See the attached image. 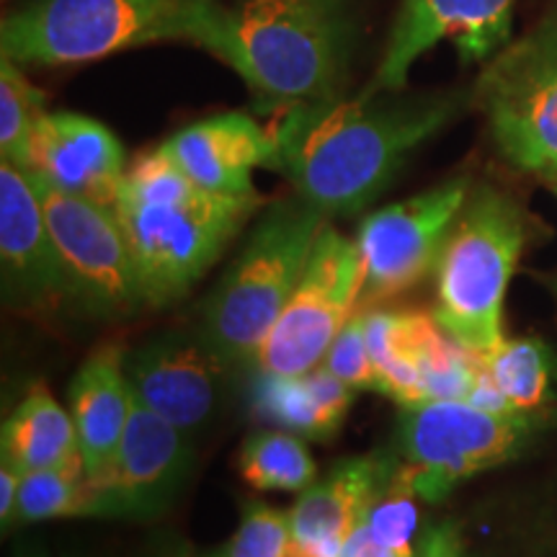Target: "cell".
<instances>
[{
    "label": "cell",
    "mask_w": 557,
    "mask_h": 557,
    "mask_svg": "<svg viewBox=\"0 0 557 557\" xmlns=\"http://www.w3.org/2000/svg\"><path fill=\"white\" fill-rule=\"evenodd\" d=\"M468 194V178H455L367 214L357 235L364 263L359 310L380 308L385 299L410 292L434 274L451 222Z\"/></svg>",
    "instance_id": "8fae6325"
},
{
    "label": "cell",
    "mask_w": 557,
    "mask_h": 557,
    "mask_svg": "<svg viewBox=\"0 0 557 557\" xmlns=\"http://www.w3.org/2000/svg\"><path fill=\"white\" fill-rule=\"evenodd\" d=\"M418 498L406 480L400 478L398 465H395L393 478L382 487L380 496L369 508L364 524L372 537L382 545L395 549L403 557H418L416 537H418Z\"/></svg>",
    "instance_id": "4316f807"
},
{
    "label": "cell",
    "mask_w": 557,
    "mask_h": 557,
    "mask_svg": "<svg viewBox=\"0 0 557 557\" xmlns=\"http://www.w3.org/2000/svg\"><path fill=\"white\" fill-rule=\"evenodd\" d=\"M152 557H194L189 547L181 545V542H171V545H163Z\"/></svg>",
    "instance_id": "1f68e13d"
},
{
    "label": "cell",
    "mask_w": 557,
    "mask_h": 557,
    "mask_svg": "<svg viewBox=\"0 0 557 557\" xmlns=\"http://www.w3.org/2000/svg\"><path fill=\"white\" fill-rule=\"evenodd\" d=\"M338 557H403L372 537L367 524H361L351 537L346 540L344 549H341Z\"/></svg>",
    "instance_id": "f546056e"
},
{
    "label": "cell",
    "mask_w": 557,
    "mask_h": 557,
    "mask_svg": "<svg viewBox=\"0 0 557 557\" xmlns=\"http://www.w3.org/2000/svg\"><path fill=\"white\" fill-rule=\"evenodd\" d=\"M45 94L21 73L18 62L0 60V152L3 160L26 169L32 137L45 120Z\"/></svg>",
    "instance_id": "484cf974"
},
{
    "label": "cell",
    "mask_w": 557,
    "mask_h": 557,
    "mask_svg": "<svg viewBox=\"0 0 557 557\" xmlns=\"http://www.w3.org/2000/svg\"><path fill=\"white\" fill-rule=\"evenodd\" d=\"M398 459H344L323 480L299 493L289 508L292 553L297 557H338L346 540L364 524L369 508L393 478Z\"/></svg>",
    "instance_id": "e0dca14e"
},
{
    "label": "cell",
    "mask_w": 557,
    "mask_h": 557,
    "mask_svg": "<svg viewBox=\"0 0 557 557\" xmlns=\"http://www.w3.org/2000/svg\"><path fill=\"white\" fill-rule=\"evenodd\" d=\"M26 171L52 189L114 207L124 181V148L114 132L73 111H47L32 137Z\"/></svg>",
    "instance_id": "2e32d148"
},
{
    "label": "cell",
    "mask_w": 557,
    "mask_h": 557,
    "mask_svg": "<svg viewBox=\"0 0 557 557\" xmlns=\"http://www.w3.org/2000/svg\"><path fill=\"white\" fill-rule=\"evenodd\" d=\"M259 207L261 197H222L199 189L163 148L143 152L124 173L114 212L148 308L184 297Z\"/></svg>",
    "instance_id": "3957f363"
},
{
    "label": "cell",
    "mask_w": 557,
    "mask_h": 557,
    "mask_svg": "<svg viewBox=\"0 0 557 557\" xmlns=\"http://www.w3.org/2000/svg\"><path fill=\"white\" fill-rule=\"evenodd\" d=\"M207 0H37L0 26V52L29 65H81L150 41H191Z\"/></svg>",
    "instance_id": "8992f818"
},
{
    "label": "cell",
    "mask_w": 557,
    "mask_h": 557,
    "mask_svg": "<svg viewBox=\"0 0 557 557\" xmlns=\"http://www.w3.org/2000/svg\"><path fill=\"white\" fill-rule=\"evenodd\" d=\"M160 148L199 189L222 197H259L253 171L269 169L274 137L248 114L230 111L189 124Z\"/></svg>",
    "instance_id": "ac0fdd59"
},
{
    "label": "cell",
    "mask_w": 557,
    "mask_h": 557,
    "mask_svg": "<svg viewBox=\"0 0 557 557\" xmlns=\"http://www.w3.org/2000/svg\"><path fill=\"white\" fill-rule=\"evenodd\" d=\"M0 263L5 302L13 308L54 310L70 299L37 181L11 160L0 165Z\"/></svg>",
    "instance_id": "5bb4252c"
},
{
    "label": "cell",
    "mask_w": 557,
    "mask_h": 557,
    "mask_svg": "<svg viewBox=\"0 0 557 557\" xmlns=\"http://www.w3.org/2000/svg\"><path fill=\"white\" fill-rule=\"evenodd\" d=\"M359 312H364L367 344L377 372V393L400 403L403 408L421 406V357L429 336L438 325L434 315L382 308Z\"/></svg>",
    "instance_id": "7402d4cb"
},
{
    "label": "cell",
    "mask_w": 557,
    "mask_h": 557,
    "mask_svg": "<svg viewBox=\"0 0 557 557\" xmlns=\"http://www.w3.org/2000/svg\"><path fill=\"white\" fill-rule=\"evenodd\" d=\"M191 462V436L135 400L109 472L99 483L88 480L94 491V517H158L176 500Z\"/></svg>",
    "instance_id": "4fadbf2b"
},
{
    "label": "cell",
    "mask_w": 557,
    "mask_h": 557,
    "mask_svg": "<svg viewBox=\"0 0 557 557\" xmlns=\"http://www.w3.org/2000/svg\"><path fill=\"white\" fill-rule=\"evenodd\" d=\"M289 511H278L261 500L246 504L235 534L218 553L207 557H289Z\"/></svg>",
    "instance_id": "83f0119b"
},
{
    "label": "cell",
    "mask_w": 557,
    "mask_h": 557,
    "mask_svg": "<svg viewBox=\"0 0 557 557\" xmlns=\"http://www.w3.org/2000/svg\"><path fill=\"white\" fill-rule=\"evenodd\" d=\"M238 470L256 491L302 493L318 478L315 459L302 436L284 429L250 434L240 447Z\"/></svg>",
    "instance_id": "cb8c5ba5"
},
{
    "label": "cell",
    "mask_w": 557,
    "mask_h": 557,
    "mask_svg": "<svg viewBox=\"0 0 557 557\" xmlns=\"http://www.w3.org/2000/svg\"><path fill=\"white\" fill-rule=\"evenodd\" d=\"M549 181H553V186H555V191H557V176H553Z\"/></svg>",
    "instance_id": "836d02e7"
},
{
    "label": "cell",
    "mask_w": 557,
    "mask_h": 557,
    "mask_svg": "<svg viewBox=\"0 0 557 557\" xmlns=\"http://www.w3.org/2000/svg\"><path fill=\"white\" fill-rule=\"evenodd\" d=\"M480 357L487 380L508 410L534 413L547 408L555 372L553 354L540 338H504L493 351Z\"/></svg>",
    "instance_id": "603a6c76"
},
{
    "label": "cell",
    "mask_w": 557,
    "mask_h": 557,
    "mask_svg": "<svg viewBox=\"0 0 557 557\" xmlns=\"http://www.w3.org/2000/svg\"><path fill=\"white\" fill-rule=\"evenodd\" d=\"M253 385V410L302 438L329 442L344 426L357 389L318 364L305 374H259Z\"/></svg>",
    "instance_id": "ffe728a7"
},
{
    "label": "cell",
    "mask_w": 557,
    "mask_h": 557,
    "mask_svg": "<svg viewBox=\"0 0 557 557\" xmlns=\"http://www.w3.org/2000/svg\"><path fill=\"white\" fill-rule=\"evenodd\" d=\"M527 214L508 194L480 186L451 222L436 263L434 320L478 354L504 341V297L527 246Z\"/></svg>",
    "instance_id": "5b68a950"
},
{
    "label": "cell",
    "mask_w": 557,
    "mask_h": 557,
    "mask_svg": "<svg viewBox=\"0 0 557 557\" xmlns=\"http://www.w3.org/2000/svg\"><path fill=\"white\" fill-rule=\"evenodd\" d=\"M132 395L124 372V348L107 344L96 348L75 372L70 385V416L78 431L83 468L90 483H99L114 462L127 429Z\"/></svg>",
    "instance_id": "d6986e66"
},
{
    "label": "cell",
    "mask_w": 557,
    "mask_h": 557,
    "mask_svg": "<svg viewBox=\"0 0 557 557\" xmlns=\"http://www.w3.org/2000/svg\"><path fill=\"white\" fill-rule=\"evenodd\" d=\"M16 557H47V555L41 553V549H37V547H29V549H21Z\"/></svg>",
    "instance_id": "d6a6232c"
},
{
    "label": "cell",
    "mask_w": 557,
    "mask_h": 557,
    "mask_svg": "<svg viewBox=\"0 0 557 557\" xmlns=\"http://www.w3.org/2000/svg\"><path fill=\"white\" fill-rule=\"evenodd\" d=\"M0 438L3 462L13 465L21 475L83 465L73 416L52 398L45 382L29 385L24 400L3 421Z\"/></svg>",
    "instance_id": "44dd1931"
},
{
    "label": "cell",
    "mask_w": 557,
    "mask_h": 557,
    "mask_svg": "<svg viewBox=\"0 0 557 557\" xmlns=\"http://www.w3.org/2000/svg\"><path fill=\"white\" fill-rule=\"evenodd\" d=\"M34 181L65 267L70 299L96 318H132L148 308L114 207Z\"/></svg>",
    "instance_id": "30bf717a"
},
{
    "label": "cell",
    "mask_w": 557,
    "mask_h": 557,
    "mask_svg": "<svg viewBox=\"0 0 557 557\" xmlns=\"http://www.w3.org/2000/svg\"><path fill=\"white\" fill-rule=\"evenodd\" d=\"M132 395L191 438L220 413L235 367L205 331H165L124 354Z\"/></svg>",
    "instance_id": "7c38bea8"
},
{
    "label": "cell",
    "mask_w": 557,
    "mask_h": 557,
    "mask_svg": "<svg viewBox=\"0 0 557 557\" xmlns=\"http://www.w3.org/2000/svg\"><path fill=\"white\" fill-rule=\"evenodd\" d=\"M329 218L305 199H282L261 214L205 305L201 331L235 369L256 351L302 278Z\"/></svg>",
    "instance_id": "277c9868"
},
{
    "label": "cell",
    "mask_w": 557,
    "mask_h": 557,
    "mask_svg": "<svg viewBox=\"0 0 557 557\" xmlns=\"http://www.w3.org/2000/svg\"><path fill=\"white\" fill-rule=\"evenodd\" d=\"M70 517H94V491L83 465L21 475L11 527Z\"/></svg>",
    "instance_id": "d4e9b609"
},
{
    "label": "cell",
    "mask_w": 557,
    "mask_h": 557,
    "mask_svg": "<svg viewBox=\"0 0 557 557\" xmlns=\"http://www.w3.org/2000/svg\"><path fill=\"white\" fill-rule=\"evenodd\" d=\"M348 39L344 0H207L191 34L263 107L284 109L336 96Z\"/></svg>",
    "instance_id": "7a4b0ae2"
},
{
    "label": "cell",
    "mask_w": 557,
    "mask_h": 557,
    "mask_svg": "<svg viewBox=\"0 0 557 557\" xmlns=\"http://www.w3.org/2000/svg\"><path fill=\"white\" fill-rule=\"evenodd\" d=\"M323 367L357 393L359 389L377 393V372H374V361L367 344L364 312H357L344 325V331L338 333L329 354H325Z\"/></svg>",
    "instance_id": "f1b7e54d"
},
{
    "label": "cell",
    "mask_w": 557,
    "mask_h": 557,
    "mask_svg": "<svg viewBox=\"0 0 557 557\" xmlns=\"http://www.w3.org/2000/svg\"><path fill=\"white\" fill-rule=\"evenodd\" d=\"M372 90L357 99L297 103L284 109L269 169L325 218L357 214L393 184L410 152L449 120L451 103L389 99Z\"/></svg>",
    "instance_id": "6da1fadb"
},
{
    "label": "cell",
    "mask_w": 557,
    "mask_h": 557,
    "mask_svg": "<svg viewBox=\"0 0 557 557\" xmlns=\"http://www.w3.org/2000/svg\"><path fill=\"white\" fill-rule=\"evenodd\" d=\"M18 485H21V472L9 462L0 465V521H3L5 532H9L13 508H16Z\"/></svg>",
    "instance_id": "4dcf8cb0"
},
{
    "label": "cell",
    "mask_w": 557,
    "mask_h": 557,
    "mask_svg": "<svg viewBox=\"0 0 557 557\" xmlns=\"http://www.w3.org/2000/svg\"><path fill=\"white\" fill-rule=\"evenodd\" d=\"M555 295H557V282H555Z\"/></svg>",
    "instance_id": "e575fe53"
},
{
    "label": "cell",
    "mask_w": 557,
    "mask_h": 557,
    "mask_svg": "<svg viewBox=\"0 0 557 557\" xmlns=\"http://www.w3.org/2000/svg\"><path fill=\"white\" fill-rule=\"evenodd\" d=\"M513 0H403L372 90L398 94L410 67L442 39H451L465 62L491 58L508 39Z\"/></svg>",
    "instance_id": "9a60e30c"
},
{
    "label": "cell",
    "mask_w": 557,
    "mask_h": 557,
    "mask_svg": "<svg viewBox=\"0 0 557 557\" xmlns=\"http://www.w3.org/2000/svg\"><path fill=\"white\" fill-rule=\"evenodd\" d=\"M480 107L517 169L557 176V21L498 54L480 81Z\"/></svg>",
    "instance_id": "9c48e42d"
},
{
    "label": "cell",
    "mask_w": 557,
    "mask_h": 557,
    "mask_svg": "<svg viewBox=\"0 0 557 557\" xmlns=\"http://www.w3.org/2000/svg\"><path fill=\"white\" fill-rule=\"evenodd\" d=\"M549 408L500 413L470 400H431L403 408L398 423V472L426 504H442L478 472L493 470L553 423Z\"/></svg>",
    "instance_id": "52a82bcc"
},
{
    "label": "cell",
    "mask_w": 557,
    "mask_h": 557,
    "mask_svg": "<svg viewBox=\"0 0 557 557\" xmlns=\"http://www.w3.org/2000/svg\"><path fill=\"white\" fill-rule=\"evenodd\" d=\"M364 263L357 240L325 222L302 278L253 357L259 374H305L323 364L344 325L357 315Z\"/></svg>",
    "instance_id": "ba28073f"
}]
</instances>
